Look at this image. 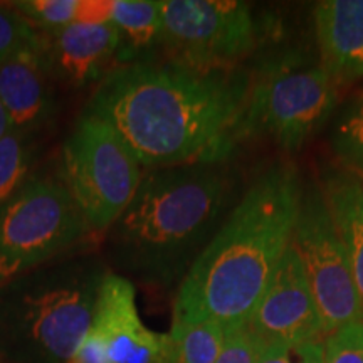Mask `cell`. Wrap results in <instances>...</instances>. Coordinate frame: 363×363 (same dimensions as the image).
<instances>
[{"mask_svg": "<svg viewBox=\"0 0 363 363\" xmlns=\"http://www.w3.org/2000/svg\"><path fill=\"white\" fill-rule=\"evenodd\" d=\"M251 84L240 67L202 71L150 59L113 67L83 115L110 125L147 170L225 163L246 138Z\"/></svg>", "mask_w": 363, "mask_h": 363, "instance_id": "6da1fadb", "label": "cell"}, {"mask_svg": "<svg viewBox=\"0 0 363 363\" xmlns=\"http://www.w3.org/2000/svg\"><path fill=\"white\" fill-rule=\"evenodd\" d=\"M301 197L291 163L262 172L180 281L174 323L246 326L291 244Z\"/></svg>", "mask_w": 363, "mask_h": 363, "instance_id": "7a4b0ae2", "label": "cell"}, {"mask_svg": "<svg viewBox=\"0 0 363 363\" xmlns=\"http://www.w3.org/2000/svg\"><path fill=\"white\" fill-rule=\"evenodd\" d=\"M225 163L143 172L133 201L108 229L110 262L142 283L180 284L233 211Z\"/></svg>", "mask_w": 363, "mask_h": 363, "instance_id": "3957f363", "label": "cell"}, {"mask_svg": "<svg viewBox=\"0 0 363 363\" xmlns=\"http://www.w3.org/2000/svg\"><path fill=\"white\" fill-rule=\"evenodd\" d=\"M110 271L96 252H67L0 284V357L67 363L93 325Z\"/></svg>", "mask_w": 363, "mask_h": 363, "instance_id": "277c9868", "label": "cell"}, {"mask_svg": "<svg viewBox=\"0 0 363 363\" xmlns=\"http://www.w3.org/2000/svg\"><path fill=\"white\" fill-rule=\"evenodd\" d=\"M91 233L61 179L33 175L0 207V284L65 256Z\"/></svg>", "mask_w": 363, "mask_h": 363, "instance_id": "5b68a950", "label": "cell"}, {"mask_svg": "<svg viewBox=\"0 0 363 363\" xmlns=\"http://www.w3.org/2000/svg\"><path fill=\"white\" fill-rule=\"evenodd\" d=\"M120 135L83 115L61 150V182L93 233H104L133 201L143 177Z\"/></svg>", "mask_w": 363, "mask_h": 363, "instance_id": "8992f818", "label": "cell"}, {"mask_svg": "<svg viewBox=\"0 0 363 363\" xmlns=\"http://www.w3.org/2000/svg\"><path fill=\"white\" fill-rule=\"evenodd\" d=\"M167 61L202 71L235 69L256 48L252 9L238 0H160Z\"/></svg>", "mask_w": 363, "mask_h": 363, "instance_id": "52a82bcc", "label": "cell"}, {"mask_svg": "<svg viewBox=\"0 0 363 363\" xmlns=\"http://www.w3.org/2000/svg\"><path fill=\"white\" fill-rule=\"evenodd\" d=\"M337 91L321 65L272 66L251 84L246 136L264 133L281 148L299 150L328 121Z\"/></svg>", "mask_w": 363, "mask_h": 363, "instance_id": "ba28073f", "label": "cell"}, {"mask_svg": "<svg viewBox=\"0 0 363 363\" xmlns=\"http://www.w3.org/2000/svg\"><path fill=\"white\" fill-rule=\"evenodd\" d=\"M291 242L310 283L325 337L363 321L347 246L321 189H303Z\"/></svg>", "mask_w": 363, "mask_h": 363, "instance_id": "9c48e42d", "label": "cell"}, {"mask_svg": "<svg viewBox=\"0 0 363 363\" xmlns=\"http://www.w3.org/2000/svg\"><path fill=\"white\" fill-rule=\"evenodd\" d=\"M246 328L261 345L325 338L315 298L293 242L272 272Z\"/></svg>", "mask_w": 363, "mask_h": 363, "instance_id": "30bf717a", "label": "cell"}, {"mask_svg": "<svg viewBox=\"0 0 363 363\" xmlns=\"http://www.w3.org/2000/svg\"><path fill=\"white\" fill-rule=\"evenodd\" d=\"M118 49V33L106 17L81 19L48 33L35 30L34 51L44 71L52 81L69 88L99 83L116 67Z\"/></svg>", "mask_w": 363, "mask_h": 363, "instance_id": "8fae6325", "label": "cell"}, {"mask_svg": "<svg viewBox=\"0 0 363 363\" xmlns=\"http://www.w3.org/2000/svg\"><path fill=\"white\" fill-rule=\"evenodd\" d=\"M91 328L101 337L111 363H170L169 333L145 326L135 286L125 276L108 272Z\"/></svg>", "mask_w": 363, "mask_h": 363, "instance_id": "7c38bea8", "label": "cell"}, {"mask_svg": "<svg viewBox=\"0 0 363 363\" xmlns=\"http://www.w3.org/2000/svg\"><path fill=\"white\" fill-rule=\"evenodd\" d=\"M51 78L34 48L13 54L0 65V104L12 130L34 136L56 115Z\"/></svg>", "mask_w": 363, "mask_h": 363, "instance_id": "4fadbf2b", "label": "cell"}, {"mask_svg": "<svg viewBox=\"0 0 363 363\" xmlns=\"http://www.w3.org/2000/svg\"><path fill=\"white\" fill-rule=\"evenodd\" d=\"M321 66L337 84L363 78V0H325L313 12Z\"/></svg>", "mask_w": 363, "mask_h": 363, "instance_id": "5bb4252c", "label": "cell"}, {"mask_svg": "<svg viewBox=\"0 0 363 363\" xmlns=\"http://www.w3.org/2000/svg\"><path fill=\"white\" fill-rule=\"evenodd\" d=\"M104 11L120 39L116 66L150 61L162 49L160 0H113Z\"/></svg>", "mask_w": 363, "mask_h": 363, "instance_id": "9a60e30c", "label": "cell"}, {"mask_svg": "<svg viewBox=\"0 0 363 363\" xmlns=\"http://www.w3.org/2000/svg\"><path fill=\"white\" fill-rule=\"evenodd\" d=\"M321 190L347 246L363 310V184L348 172L337 170L325 177Z\"/></svg>", "mask_w": 363, "mask_h": 363, "instance_id": "2e32d148", "label": "cell"}, {"mask_svg": "<svg viewBox=\"0 0 363 363\" xmlns=\"http://www.w3.org/2000/svg\"><path fill=\"white\" fill-rule=\"evenodd\" d=\"M229 330L216 321L174 323L169 333L170 363H216Z\"/></svg>", "mask_w": 363, "mask_h": 363, "instance_id": "e0dca14e", "label": "cell"}, {"mask_svg": "<svg viewBox=\"0 0 363 363\" xmlns=\"http://www.w3.org/2000/svg\"><path fill=\"white\" fill-rule=\"evenodd\" d=\"M34 136L11 130L0 140V207L30 179L34 165Z\"/></svg>", "mask_w": 363, "mask_h": 363, "instance_id": "ac0fdd59", "label": "cell"}, {"mask_svg": "<svg viewBox=\"0 0 363 363\" xmlns=\"http://www.w3.org/2000/svg\"><path fill=\"white\" fill-rule=\"evenodd\" d=\"M331 148L343 170L348 174L363 172V89L345 106L331 131Z\"/></svg>", "mask_w": 363, "mask_h": 363, "instance_id": "d6986e66", "label": "cell"}, {"mask_svg": "<svg viewBox=\"0 0 363 363\" xmlns=\"http://www.w3.org/2000/svg\"><path fill=\"white\" fill-rule=\"evenodd\" d=\"M84 6L78 0H19L11 4L38 33L57 30L81 21Z\"/></svg>", "mask_w": 363, "mask_h": 363, "instance_id": "ffe728a7", "label": "cell"}, {"mask_svg": "<svg viewBox=\"0 0 363 363\" xmlns=\"http://www.w3.org/2000/svg\"><path fill=\"white\" fill-rule=\"evenodd\" d=\"M35 45V30L16 9L0 4V65Z\"/></svg>", "mask_w": 363, "mask_h": 363, "instance_id": "44dd1931", "label": "cell"}, {"mask_svg": "<svg viewBox=\"0 0 363 363\" xmlns=\"http://www.w3.org/2000/svg\"><path fill=\"white\" fill-rule=\"evenodd\" d=\"M325 338L261 345L257 363H323Z\"/></svg>", "mask_w": 363, "mask_h": 363, "instance_id": "7402d4cb", "label": "cell"}, {"mask_svg": "<svg viewBox=\"0 0 363 363\" xmlns=\"http://www.w3.org/2000/svg\"><path fill=\"white\" fill-rule=\"evenodd\" d=\"M323 363H363V321L325 337Z\"/></svg>", "mask_w": 363, "mask_h": 363, "instance_id": "603a6c76", "label": "cell"}, {"mask_svg": "<svg viewBox=\"0 0 363 363\" xmlns=\"http://www.w3.org/2000/svg\"><path fill=\"white\" fill-rule=\"evenodd\" d=\"M261 343L246 326L229 330L225 343L216 363H257Z\"/></svg>", "mask_w": 363, "mask_h": 363, "instance_id": "cb8c5ba5", "label": "cell"}, {"mask_svg": "<svg viewBox=\"0 0 363 363\" xmlns=\"http://www.w3.org/2000/svg\"><path fill=\"white\" fill-rule=\"evenodd\" d=\"M67 363H111V360L101 337L93 328H89L88 335L78 345Z\"/></svg>", "mask_w": 363, "mask_h": 363, "instance_id": "d4e9b609", "label": "cell"}, {"mask_svg": "<svg viewBox=\"0 0 363 363\" xmlns=\"http://www.w3.org/2000/svg\"><path fill=\"white\" fill-rule=\"evenodd\" d=\"M11 130H12L11 120H9L6 110H4V106L0 104V140H2Z\"/></svg>", "mask_w": 363, "mask_h": 363, "instance_id": "484cf974", "label": "cell"}, {"mask_svg": "<svg viewBox=\"0 0 363 363\" xmlns=\"http://www.w3.org/2000/svg\"><path fill=\"white\" fill-rule=\"evenodd\" d=\"M345 172H347V170H345ZM352 175H353V177H357V179L360 180L362 184H363V172H358V174H352Z\"/></svg>", "mask_w": 363, "mask_h": 363, "instance_id": "4316f807", "label": "cell"}]
</instances>
